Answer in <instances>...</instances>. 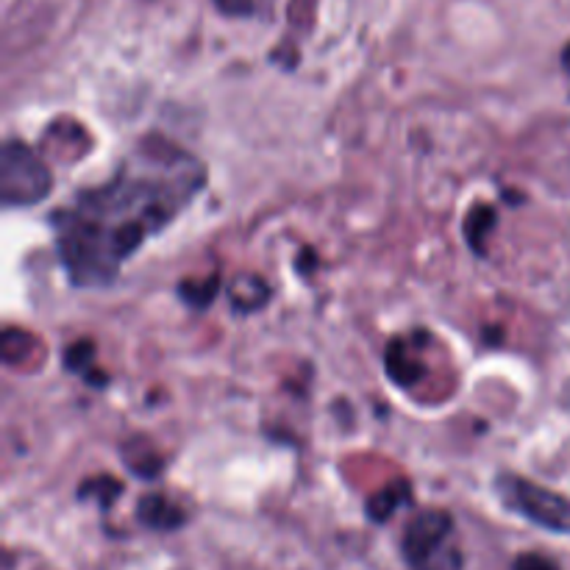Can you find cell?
Returning a JSON list of instances; mask_svg holds the SVG:
<instances>
[{"label":"cell","instance_id":"11","mask_svg":"<svg viewBox=\"0 0 570 570\" xmlns=\"http://www.w3.org/2000/svg\"><path fill=\"white\" fill-rule=\"evenodd\" d=\"M178 293H181V298L187 301L189 306H195V309H204V306H209L212 301H215V295L220 293V278L212 276L209 282L200 284L195 293H193V289H184V287H178Z\"/></svg>","mask_w":570,"mask_h":570},{"label":"cell","instance_id":"3","mask_svg":"<svg viewBox=\"0 0 570 570\" xmlns=\"http://www.w3.org/2000/svg\"><path fill=\"white\" fill-rule=\"evenodd\" d=\"M495 495L515 515L554 534H570V499L518 473H499Z\"/></svg>","mask_w":570,"mask_h":570},{"label":"cell","instance_id":"14","mask_svg":"<svg viewBox=\"0 0 570 570\" xmlns=\"http://www.w3.org/2000/svg\"><path fill=\"white\" fill-rule=\"evenodd\" d=\"M560 61H562V70H566L568 76H570V42L566 45V48H562V56H560Z\"/></svg>","mask_w":570,"mask_h":570},{"label":"cell","instance_id":"6","mask_svg":"<svg viewBox=\"0 0 570 570\" xmlns=\"http://www.w3.org/2000/svg\"><path fill=\"white\" fill-rule=\"evenodd\" d=\"M65 367L70 373H76L78 379H83L92 387H104L109 379L98 367V354H95V343L89 340H78V343L67 345L65 348Z\"/></svg>","mask_w":570,"mask_h":570},{"label":"cell","instance_id":"13","mask_svg":"<svg viewBox=\"0 0 570 570\" xmlns=\"http://www.w3.org/2000/svg\"><path fill=\"white\" fill-rule=\"evenodd\" d=\"M215 3L220 6V11H226V14H250V9H254L250 0H215Z\"/></svg>","mask_w":570,"mask_h":570},{"label":"cell","instance_id":"8","mask_svg":"<svg viewBox=\"0 0 570 570\" xmlns=\"http://www.w3.org/2000/svg\"><path fill=\"white\" fill-rule=\"evenodd\" d=\"M410 501H412L410 482H393L390 488L379 490V493L367 501V518L376 523H384L390 521L401 507L410 504Z\"/></svg>","mask_w":570,"mask_h":570},{"label":"cell","instance_id":"9","mask_svg":"<svg viewBox=\"0 0 570 570\" xmlns=\"http://www.w3.org/2000/svg\"><path fill=\"white\" fill-rule=\"evenodd\" d=\"M495 226V209L493 206H473L471 215L465 217V237H468V245H471L476 254H484L482 243L488 239V234L493 232Z\"/></svg>","mask_w":570,"mask_h":570},{"label":"cell","instance_id":"7","mask_svg":"<svg viewBox=\"0 0 570 570\" xmlns=\"http://www.w3.org/2000/svg\"><path fill=\"white\" fill-rule=\"evenodd\" d=\"M228 298H232L237 312H256L271 301V287L259 276H254V273H245V276H237L232 282Z\"/></svg>","mask_w":570,"mask_h":570},{"label":"cell","instance_id":"1","mask_svg":"<svg viewBox=\"0 0 570 570\" xmlns=\"http://www.w3.org/2000/svg\"><path fill=\"white\" fill-rule=\"evenodd\" d=\"M206 167L165 137H148L115 176L50 215L56 254L76 287H109L120 267L165 232L204 189Z\"/></svg>","mask_w":570,"mask_h":570},{"label":"cell","instance_id":"5","mask_svg":"<svg viewBox=\"0 0 570 570\" xmlns=\"http://www.w3.org/2000/svg\"><path fill=\"white\" fill-rule=\"evenodd\" d=\"M137 518L142 527L154 529V532H176V529L187 523V512L161 493L142 495L137 504Z\"/></svg>","mask_w":570,"mask_h":570},{"label":"cell","instance_id":"10","mask_svg":"<svg viewBox=\"0 0 570 570\" xmlns=\"http://www.w3.org/2000/svg\"><path fill=\"white\" fill-rule=\"evenodd\" d=\"M120 495H122V484L109 476L89 479V482H83L81 490H78V499H98L100 510L104 512H109L111 504H115Z\"/></svg>","mask_w":570,"mask_h":570},{"label":"cell","instance_id":"4","mask_svg":"<svg viewBox=\"0 0 570 570\" xmlns=\"http://www.w3.org/2000/svg\"><path fill=\"white\" fill-rule=\"evenodd\" d=\"M53 189L48 165L20 139H6L0 150V198L6 206H33Z\"/></svg>","mask_w":570,"mask_h":570},{"label":"cell","instance_id":"2","mask_svg":"<svg viewBox=\"0 0 570 570\" xmlns=\"http://www.w3.org/2000/svg\"><path fill=\"white\" fill-rule=\"evenodd\" d=\"M401 549L412 570H462L465 566L454 515L445 510L417 512L406 527Z\"/></svg>","mask_w":570,"mask_h":570},{"label":"cell","instance_id":"12","mask_svg":"<svg viewBox=\"0 0 570 570\" xmlns=\"http://www.w3.org/2000/svg\"><path fill=\"white\" fill-rule=\"evenodd\" d=\"M512 570H560V566L551 557L538 554V551H527V554H521L512 562Z\"/></svg>","mask_w":570,"mask_h":570}]
</instances>
